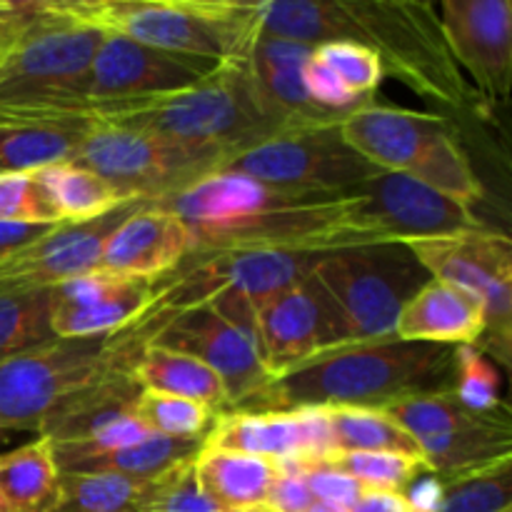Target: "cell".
Wrapping results in <instances>:
<instances>
[{
    "instance_id": "6da1fadb",
    "label": "cell",
    "mask_w": 512,
    "mask_h": 512,
    "mask_svg": "<svg viewBox=\"0 0 512 512\" xmlns=\"http://www.w3.org/2000/svg\"><path fill=\"white\" fill-rule=\"evenodd\" d=\"M193 235V253L288 250L325 255L368 243H398L375 220L360 193L278 188L215 170L158 200Z\"/></svg>"
},
{
    "instance_id": "7a4b0ae2",
    "label": "cell",
    "mask_w": 512,
    "mask_h": 512,
    "mask_svg": "<svg viewBox=\"0 0 512 512\" xmlns=\"http://www.w3.org/2000/svg\"><path fill=\"white\" fill-rule=\"evenodd\" d=\"M88 123L155 135L220 165L293 128L265 113L245 63H225L213 78L178 93L125 100H73L0 110V125H50L78 135Z\"/></svg>"
},
{
    "instance_id": "3957f363",
    "label": "cell",
    "mask_w": 512,
    "mask_h": 512,
    "mask_svg": "<svg viewBox=\"0 0 512 512\" xmlns=\"http://www.w3.org/2000/svg\"><path fill=\"white\" fill-rule=\"evenodd\" d=\"M455 385V348L365 340L310 358L270 380L238 410L383 408L413 395L448 393Z\"/></svg>"
},
{
    "instance_id": "277c9868",
    "label": "cell",
    "mask_w": 512,
    "mask_h": 512,
    "mask_svg": "<svg viewBox=\"0 0 512 512\" xmlns=\"http://www.w3.org/2000/svg\"><path fill=\"white\" fill-rule=\"evenodd\" d=\"M68 18L148 48L245 63L258 40L248 0H53Z\"/></svg>"
},
{
    "instance_id": "5b68a950",
    "label": "cell",
    "mask_w": 512,
    "mask_h": 512,
    "mask_svg": "<svg viewBox=\"0 0 512 512\" xmlns=\"http://www.w3.org/2000/svg\"><path fill=\"white\" fill-rule=\"evenodd\" d=\"M348 43L365 45L420 98L448 113H478L473 85L455 63L433 3L403 0H343Z\"/></svg>"
},
{
    "instance_id": "8992f818",
    "label": "cell",
    "mask_w": 512,
    "mask_h": 512,
    "mask_svg": "<svg viewBox=\"0 0 512 512\" xmlns=\"http://www.w3.org/2000/svg\"><path fill=\"white\" fill-rule=\"evenodd\" d=\"M145 345L128 330L95 338H53L0 363V433H40L53 413L85 390L130 373Z\"/></svg>"
},
{
    "instance_id": "52a82bcc",
    "label": "cell",
    "mask_w": 512,
    "mask_h": 512,
    "mask_svg": "<svg viewBox=\"0 0 512 512\" xmlns=\"http://www.w3.org/2000/svg\"><path fill=\"white\" fill-rule=\"evenodd\" d=\"M103 33L68 18L53 0L20 3L0 40V110L83 100Z\"/></svg>"
},
{
    "instance_id": "ba28073f",
    "label": "cell",
    "mask_w": 512,
    "mask_h": 512,
    "mask_svg": "<svg viewBox=\"0 0 512 512\" xmlns=\"http://www.w3.org/2000/svg\"><path fill=\"white\" fill-rule=\"evenodd\" d=\"M315 278L333 295L355 343L393 338L403 305L430 280L405 243H368L325 253Z\"/></svg>"
},
{
    "instance_id": "9c48e42d",
    "label": "cell",
    "mask_w": 512,
    "mask_h": 512,
    "mask_svg": "<svg viewBox=\"0 0 512 512\" xmlns=\"http://www.w3.org/2000/svg\"><path fill=\"white\" fill-rule=\"evenodd\" d=\"M410 253L440 283H448L483 303L485 333L475 348L510 363L512 243L505 233L470 230L440 238L405 240Z\"/></svg>"
},
{
    "instance_id": "30bf717a",
    "label": "cell",
    "mask_w": 512,
    "mask_h": 512,
    "mask_svg": "<svg viewBox=\"0 0 512 512\" xmlns=\"http://www.w3.org/2000/svg\"><path fill=\"white\" fill-rule=\"evenodd\" d=\"M73 163L108 180L128 200L143 203H158L218 170V163L203 153L138 130L100 123H88L80 130Z\"/></svg>"
},
{
    "instance_id": "8fae6325",
    "label": "cell",
    "mask_w": 512,
    "mask_h": 512,
    "mask_svg": "<svg viewBox=\"0 0 512 512\" xmlns=\"http://www.w3.org/2000/svg\"><path fill=\"white\" fill-rule=\"evenodd\" d=\"M218 170L248 175L278 188L318 193H353L383 173L345 143L340 123L275 135L225 160Z\"/></svg>"
},
{
    "instance_id": "7c38bea8",
    "label": "cell",
    "mask_w": 512,
    "mask_h": 512,
    "mask_svg": "<svg viewBox=\"0 0 512 512\" xmlns=\"http://www.w3.org/2000/svg\"><path fill=\"white\" fill-rule=\"evenodd\" d=\"M350 343L348 323L315 273L255 310V345L270 378Z\"/></svg>"
},
{
    "instance_id": "4fadbf2b",
    "label": "cell",
    "mask_w": 512,
    "mask_h": 512,
    "mask_svg": "<svg viewBox=\"0 0 512 512\" xmlns=\"http://www.w3.org/2000/svg\"><path fill=\"white\" fill-rule=\"evenodd\" d=\"M445 40L483 105H500L512 85L510 0H445L435 5Z\"/></svg>"
},
{
    "instance_id": "5bb4252c",
    "label": "cell",
    "mask_w": 512,
    "mask_h": 512,
    "mask_svg": "<svg viewBox=\"0 0 512 512\" xmlns=\"http://www.w3.org/2000/svg\"><path fill=\"white\" fill-rule=\"evenodd\" d=\"M225 63L148 48L120 35H103L83 100H125L178 93L213 78Z\"/></svg>"
},
{
    "instance_id": "9a60e30c",
    "label": "cell",
    "mask_w": 512,
    "mask_h": 512,
    "mask_svg": "<svg viewBox=\"0 0 512 512\" xmlns=\"http://www.w3.org/2000/svg\"><path fill=\"white\" fill-rule=\"evenodd\" d=\"M143 200H130L98 220L75 225H55L43 238L15 250L0 260V293H35L53 290L78 275L100 268L108 235L128 218Z\"/></svg>"
},
{
    "instance_id": "2e32d148",
    "label": "cell",
    "mask_w": 512,
    "mask_h": 512,
    "mask_svg": "<svg viewBox=\"0 0 512 512\" xmlns=\"http://www.w3.org/2000/svg\"><path fill=\"white\" fill-rule=\"evenodd\" d=\"M148 345L188 353L213 368L228 393V410H238L273 380L253 340L220 318L210 305L175 315Z\"/></svg>"
},
{
    "instance_id": "e0dca14e",
    "label": "cell",
    "mask_w": 512,
    "mask_h": 512,
    "mask_svg": "<svg viewBox=\"0 0 512 512\" xmlns=\"http://www.w3.org/2000/svg\"><path fill=\"white\" fill-rule=\"evenodd\" d=\"M153 298V280L95 268L50 290L53 338H95L133 323Z\"/></svg>"
},
{
    "instance_id": "ac0fdd59",
    "label": "cell",
    "mask_w": 512,
    "mask_h": 512,
    "mask_svg": "<svg viewBox=\"0 0 512 512\" xmlns=\"http://www.w3.org/2000/svg\"><path fill=\"white\" fill-rule=\"evenodd\" d=\"M355 193L363 195L375 220L398 243L488 230L473 210L445 198L408 173H380L355 188Z\"/></svg>"
},
{
    "instance_id": "d6986e66",
    "label": "cell",
    "mask_w": 512,
    "mask_h": 512,
    "mask_svg": "<svg viewBox=\"0 0 512 512\" xmlns=\"http://www.w3.org/2000/svg\"><path fill=\"white\" fill-rule=\"evenodd\" d=\"M193 253L190 228L160 205H140L108 235L100 268L128 278L155 280Z\"/></svg>"
},
{
    "instance_id": "ffe728a7",
    "label": "cell",
    "mask_w": 512,
    "mask_h": 512,
    "mask_svg": "<svg viewBox=\"0 0 512 512\" xmlns=\"http://www.w3.org/2000/svg\"><path fill=\"white\" fill-rule=\"evenodd\" d=\"M448 128L443 115L370 103L350 110L340 120L345 143L383 173H408L420 150Z\"/></svg>"
},
{
    "instance_id": "44dd1931",
    "label": "cell",
    "mask_w": 512,
    "mask_h": 512,
    "mask_svg": "<svg viewBox=\"0 0 512 512\" xmlns=\"http://www.w3.org/2000/svg\"><path fill=\"white\" fill-rule=\"evenodd\" d=\"M483 333V303L453 285L430 278L403 305L393 338L403 340V343L458 348V345H478Z\"/></svg>"
},
{
    "instance_id": "7402d4cb",
    "label": "cell",
    "mask_w": 512,
    "mask_h": 512,
    "mask_svg": "<svg viewBox=\"0 0 512 512\" xmlns=\"http://www.w3.org/2000/svg\"><path fill=\"white\" fill-rule=\"evenodd\" d=\"M203 445L288 463L303 460V430L295 410H228L215 413Z\"/></svg>"
},
{
    "instance_id": "603a6c76",
    "label": "cell",
    "mask_w": 512,
    "mask_h": 512,
    "mask_svg": "<svg viewBox=\"0 0 512 512\" xmlns=\"http://www.w3.org/2000/svg\"><path fill=\"white\" fill-rule=\"evenodd\" d=\"M278 460L203 445L195 455V475L220 512H245L265 505L278 478Z\"/></svg>"
},
{
    "instance_id": "cb8c5ba5",
    "label": "cell",
    "mask_w": 512,
    "mask_h": 512,
    "mask_svg": "<svg viewBox=\"0 0 512 512\" xmlns=\"http://www.w3.org/2000/svg\"><path fill=\"white\" fill-rule=\"evenodd\" d=\"M130 378L138 383L140 390H155V393L195 400V403L208 405L215 413L228 410V393H225L223 380L203 360L188 353L160 348V345H145L143 353L130 368Z\"/></svg>"
},
{
    "instance_id": "d4e9b609",
    "label": "cell",
    "mask_w": 512,
    "mask_h": 512,
    "mask_svg": "<svg viewBox=\"0 0 512 512\" xmlns=\"http://www.w3.org/2000/svg\"><path fill=\"white\" fill-rule=\"evenodd\" d=\"M420 453L438 478H458L512 458L510 410H500L485 423L420 443Z\"/></svg>"
},
{
    "instance_id": "484cf974",
    "label": "cell",
    "mask_w": 512,
    "mask_h": 512,
    "mask_svg": "<svg viewBox=\"0 0 512 512\" xmlns=\"http://www.w3.org/2000/svg\"><path fill=\"white\" fill-rule=\"evenodd\" d=\"M58 480L55 443L45 435L0 455V512H50Z\"/></svg>"
},
{
    "instance_id": "4316f807",
    "label": "cell",
    "mask_w": 512,
    "mask_h": 512,
    "mask_svg": "<svg viewBox=\"0 0 512 512\" xmlns=\"http://www.w3.org/2000/svg\"><path fill=\"white\" fill-rule=\"evenodd\" d=\"M250 8L258 38L293 40L310 48L345 40L343 0H268Z\"/></svg>"
},
{
    "instance_id": "83f0119b",
    "label": "cell",
    "mask_w": 512,
    "mask_h": 512,
    "mask_svg": "<svg viewBox=\"0 0 512 512\" xmlns=\"http://www.w3.org/2000/svg\"><path fill=\"white\" fill-rule=\"evenodd\" d=\"M58 225L98 220L130 203L118 188L78 163H60L33 173Z\"/></svg>"
},
{
    "instance_id": "f1b7e54d",
    "label": "cell",
    "mask_w": 512,
    "mask_h": 512,
    "mask_svg": "<svg viewBox=\"0 0 512 512\" xmlns=\"http://www.w3.org/2000/svg\"><path fill=\"white\" fill-rule=\"evenodd\" d=\"M200 448H203V438L178 440L163 438V435H150V438L128 445V448L80 460L73 468L60 470V473H115L125 475V478L150 480L155 475L165 473L168 468H173L180 460L195 458Z\"/></svg>"
},
{
    "instance_id": "f546056e",
    "label": "cell",
    "mask_w": 512,
    "mask_h": 512,
    "mask_svg": "<svg viewBox=\"0 0 512 512\" xmlns=\"http://www.w3.org/2000/svg\"><path fill=\"white\" fill-rule=\"evenodd\" d=\"M408 175H413L415 180L425 183L428 188L438 190L440 195H445V198L455 200V203L465 205V208L470 210H473V205L480 203L485 195L483 183H480L478 175L473 173L468 155L460 148L458 140L453 138L450 128L435 135V138L420 150L418 160H415L413 168L408 170Z\"/></svg>"
},
{
    "instance_id": "4dcf8cb0",
    "label": "cell",
    "mask_w": 512,
    "mask_h": 512,
    "mask_svg": "<svg viewBox=\"0 0 512 512\" xmlns=\"http://www.w3.org/2000/svg\"><path fill=\"white\" fill-rule=\"evenodd\" d=\"M333 428L335 450L338 453H403L418 455L420 445L400 428L395 420H390L383 410L378 408H325Z\"/></svg>"
},
{
    "instance_id": "1f68e13d",
    "label": "cell",
    "mask_w": 512,
    "mask_h": 512,
    "mask_svg": "<svg viewBox=\"0 0 512 512\" xmlns=\"http://www.w3.org/2000/svg\"><path fill=\"white\" fill-rule=\"evenodd\" d=\"M505 408H508V405H505ZM378 410H383L390 420H395V423H398L418 445L423 443V440L458 433V430L465 428H475V425L485 423V420H490L493 415L500 413V410L498 413L488 415L470 413L468 408H463V405L455 400L453 390H448V393L413 395V398L395 400V403L383 405V408Z\"/></svg>"
},
{
    "instance_id": "d6a6232c",
    "label": "cell",
    "mask_w": 512,
    "mask_h": 512,
    "mask_svg": "<svg viewBox=\"0 0 512 512\" xmlns=\"http://www.w3.org/2000/svg\"><path fill=\"white\" fill-rule=\"evenodd\" d=\"M148 480L115 473H60L50 512H125L138 508Z\"/></svg>"
},
{
    "instance_id": "836d02e7",
    "label": "cell",
    "mask_w": 512,
    "mask_h": 512,
    "mask_svg": "<svg viewBox=\"0 0 512 512\" xmlns=\"http://www.w3.org/2000/svg\"><path fill=\"white\" fill-rule=\"evenodd\" d=\"M75 140V133L50 125H0V173H38L73 163Z\"/></svg>"
},
{
    "instance_id": "e575fe53",
    "label": "cell",
    "mask_w": 512,
    "mask_h": 512,
    "mask_svg": "<svg viewBox=\"0 0 512 512\" xmlns=\"http://www.w3.org/2000/svg\"><path fill=\"white\" fill-rule=\"evenodd\" d=\"M53 340L50 290L0 293V363Z\"/></svg>"
},
{
    "instance_id": "d590c367",
    "label": "cell",
    "mask_w": 512,
    "mask_h": 512,
    "mask_svg": "<svg viewBox=\"0 0 512 512\" xmlns=\"http://www.w3.org/2000/svg\"><path fill=\"white\" fill-rule=\"evenodd\" d=\"M133 415L148 433L163 435V438L193 440L205 438L215 418V410L203 403H195V400L178 398V395L143 390L135 400Z\"/></svg>"
},
{
    "instance_id": "8d00e7d4",
    "label": "cell",
    "mask_w": 512,
    "mask_h": 512,
    "mask_svg": "<svg viewBox=\"0 0 512 512\" xmlns=\"http://www.w3.org/2000/svg\"><path fill=\"white\" fill-rule=\"evenodd\" d=\"M510 460L475 473L443 480L445 495L438 512H512Z\"/></svg>"
},
{
    "instance_id": "74e56055",
    "label": "cell",
    "mask_w": 512,
    "mask_h": 512,
    "mask_svg": "<svg viewBox=\"0 0 512 512\" xmlns=\"http://www.w3.org/2000/svg\"><path fill=\"white\" fill-rule=\"evenodd\" d=\"M338 470L348 473L368 490H390L403 493L418 475L433 473L428 460L403 453H335L328 460Z\"/></svg>"
},
{
    "instance_id": "f35d334b",
    "label": "cell",
    "mask_w": 512,
    "mask_h": 512,
    "mask_svg": "<svg viewBox=\"0 0 512 512\" xmlns=\"http://www.w3.org/2000/svg\"><path fill=\"white\" fill-rule=\"evenodd\" d=\"M135 512H220L203 493L195 475V458L180 460L145 485Z\"/></svg>"
},
{
    "instance_id": "ab89813d",
    "label": "cell",
    "mask_w": 512,
    "mask_h": 512,
    "mask_svg": "<svg viewBox=\"0 0 512 512\" xmlns=\"http://www.w3.org/2000/svg\"><path fill=\"white\" fill-rule=\"evenodd\" d=\"M453 395L470 413L488 415L505 408L503 398H500L498 368L475 345H458L455 348Z\"/></svg>"
},
{
    "instance_id": "60d3db41",
    "label": "cell",
    "mask_w": 512,
    "mask_h": 512,
    "mask_svg": "<svg viewBox=\"0 0 512 512\" xmlns=\"http://www.w3.org/2000/svg\"><path fill=\"white\" fill-rule=\"evenodd\" d=\"M315 55L333 70L340 78V83L348 85L355 95L360 98H370L375 88L383 83L385 70L378 55L370 48L358 43H348V40H338V43H325L315 48Z\"/></svg>"
},
{
    "instance_id": "b9f144b4",
    "label": "cell",
    "mask_w": 512,
    "mask_h": 512,
    "mask_svg": "<svg viewBox=\"0 0 512 512\" xmlns=\"http://www.w3.org/2000/svg\"><path fill=\"white\" fill-rule=\"evenodd\" d=\"M0 223L58 225L33 173H0Z\"/></svg>"
},
{
    "instance_id": "7bdbcfd3",
    "label": "cell",
    "mask_w": 512,
    "mask_h": 512,
    "mask_svg": "<svg viewBox=\"0 0 512 512\" xmlns=\"http://www.w3.org/2000/svg\"><path fill=\"white\" fill-rule=\"evenodd\" d=\"M300 468H303L315 503H328L350 510L365 490L358 480L330 465L328 460H323V463H300Z\"/></svg>"
},
{
    "instance_id": "ee69618b",
    "label": "cell",
    "mask_w": 512,
    "mask_h": 512,
    "mask_svg": "<svg viewBox=\"0 0 512 512\" xmlns=\"http://www.w3.org/2000/svg\"><path fill=\"white\" fill-rule=\"evenodd\" d=\"M313 495H310L308 480H305L303 468L295 460L280 463L278 478H275L273 488H270L265 505L278 512H308L313 505Z\"/></svg>"
},
{
    "instance_id": "f6af8a7d",
    "label": "cell",
    "mask_w": 512,
    "mask_h": 512,
    "mask_svg": "<svg viewBox=\"0 0 512 512\" xmlns=\"http://www.w3.org/2000/svg\"><path fill=\"white\" fill-rule=\"evenodd\" d=\"M445 485L435 473L418 475L408 488L403 490V498L410 512H438L443 505Z\"/></svg>"
},
{
    "instance_id": "bcb514c9",
    "label": "cell",
    "mask_w": 512,
    "mask_h": 512,
    "mask_svg": "<svg viewBox=\"0 0 512 512\" xmlns=\"http://www.w3.org/2000/svg\"><path fill=\"white\" fill-rule=\"evenodd\" d=\"M55 225H25V223H0V260L8 258L15 250L25 248L33 240L43 238Z\"/></svg>"
},
{
    "instance_id": "7dc6e473",
    "label": "cell",
    "mask_w": 512,
    "mask_h": 512,
    "mask_svg": "<svg viewBox=\"0 0 512 512\" xmlns=\"http://www.w3.org/2000/svg\"><path fill=\"white\" fill-rule=\"evenodd\" d=\"M350 512H410L403 493H390V490H363L358 503Z\"/></svg>"
},
{
    "instance_id": "c3c4849f",
    "label": "cell",
    "mask_w": 512,
    "mask_h": 512,
    "mask_svg": "<svg viewBox=\"0 0 512 512\" xmlns=\"http://www.w3.org/2000/svg\"><path fill=\"white\" fill-rule=\"evenodd\" d=\"M18 15H20V3H0V40L5 38V33H8L10 25L15 23Z\"/></svg>"
},
{
    "instance_id": "681fc988",
    "label": "cell",
    "mask_w": 512,
    "mask_h": 512,
    "mask_svg": "<svg viewBox=\"0 0 512 512\" xmlns=\"http://www.w3.org/2000/svg\"><path fill=\"white\" fill-rule=\"evenodd\" d=\"M308 512H350L348 508H338V505H328V503H313Z\"/></svg>"
},
{
    "instance_id": "f907efd6",
    "label": "cell",
    "mask_w": 512,
    "mask_h": 512,
    "mask_svg": "<svg viewBox=\"0 0 512 512\" xmlns=\"http://www.w3.org/2000/svg\"><path fill=\"white\" fill-rule=\"evenodd\" d=\"M245 512H278V510L268 508V505H258V508H250V510H245Z\"/></svg>"
},
{
    "instance_id": "816d5d0a",
    "label": "cell",
    "mask_w": 512,
    "mask_h": 512,
    "mask_svg": "<svg viewBox=\"0 0 512 512\" xmlns=\"http://www.w3.org/2000/svg\"><path fill=\"white\" fill-rule=\"evenodd\" d=\"M125 512H135V510H125Z\"/></svg>"
}]
</instances>
